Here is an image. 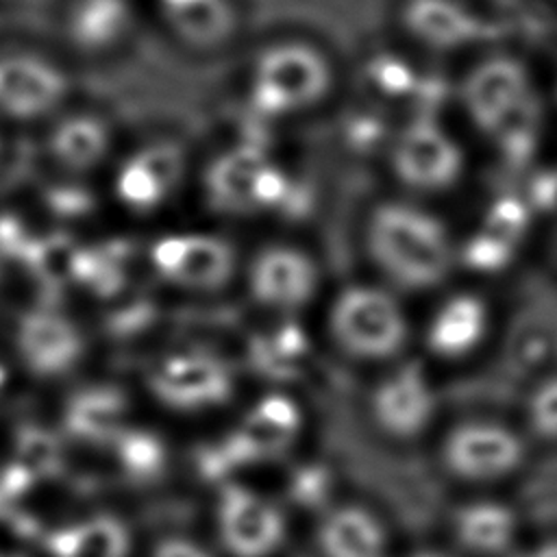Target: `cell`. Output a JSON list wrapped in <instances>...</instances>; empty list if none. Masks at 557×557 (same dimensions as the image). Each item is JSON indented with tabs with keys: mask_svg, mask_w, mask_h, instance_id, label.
I'll use <instances>...</instances> for the list:
<instances>
[{
	"mask_svg": "<svg viewBox=\"0 0 557 557\" xmlns=\"http://www.w3.org/2000/svg\"><path fill=\"white\" fill-rule=\"evenodd\" d=\"M344 85L346 70L320 35L278 28L246 48L235 89L250 122L274 128L322 113L339 98Z\"/></svg>",
	"mask_w": 557,
	"mask_h": 557,
	"instance_id": "1",
	"label": "cell"
},
{
	"mask_svg": "<svg viewBox=\"0 0 557 557\" xmlns=\"http://www.w3.org/2000/svg\"><path fill=\"white\" fill-rule=\"evenodd\" d=\"M361 244L394 292L431 289L459 265V239L448 222L429 202L392 189L366 207Z\"/></svg>",
	"mask_w": 557,
	"mask_h": 557,
	"instance_id": "2",
	"label": "cell"
},
{
	"mask_svg": "<svg viewBox=\"0 0 557 557\" xmlns=\"http://www.w3.org/2000/svg\"><path fill=\"white\" fill-rule=\"evenodd\" d=\"M194 187L218 215H285L298 211V176L272 148L252 137L231 139L218 152L198 159Z\"/></svg>",
	"mask_w": 557,
	"mask_h": 557,
	"instance_id": "3",
	"label": "cell"
},
{
	"mask_svg": "<svg viewBox=\"0 0 557 557\" xmlns=\"http://www.w3.org/2000/svg\"><path fill=\"white\" fill-rule=\"evenodd\" d=\"M379 159L392 191L424 202L453 194L470 174V148L442 111L400 120Z\"/></svg>",
	"mask_w": 557,
	"mask_h": 557,
	"instance_id": "4",
	"label": "cell"
},
{
	"mask_svg": "<svg viewBox=\"0 0 557 557\" xmlns=\"http://www.w3.org/2000/svg\"><path fill=\"white\" fill-rule=\"evenodd\" d=\"M198 159L181 133H150L122 148L111 163V196L131 215H159L194 185Z\"/></svg>",
	"mask_w": 557,
	"mask_h": 557,
	"instance_id": "5",
	"label": "cell"
},
{
	"mask_svg": "<svg viewBox=\"0 0 557 557\" xmlns=\"http://www.w3.org/2000/svg\"><path fill=\"white\" fill-rule=\"evenodd\" d=\"M392 30L422 59L466 61L496 46L494 22L472 0H392Z\"/></svg>",
	"mask_w": 557,
	"mask_h": 557,
	"instance_id": "6",
	"label": "cell"
},
{
	"mask_svg": "<svg viewBox=\"0 0 557 557\" xmlns=\"http://www.w3.org/2000/svg\"><path fill=\"white\" fill-rule=\"evenodd\" d=\"M326 329L335 346L359 361L394 359L407 337V313L387 285L350 283L342 287L326 311Z\"/></svg>",
	"mask_w": 557,
	"mask_h": 557,
	"instance_id": "7",
	"label": "cell"
},
{
	"mask_svg": "<svg viewBox=\"0 0 557 557\" xmlns=\"http://www.w3.org/2000/svg\"><path fill=\"white\" fill-rule=\"evenodd\" d=\"M74 76L63 59L30 46L0 48V124L46 126L72 107Z\"/></svg>",
	"mask_w": 557,
	"mask_h": 557,
	"instance_id": "8",
	"label": "cell"
},
{
	"mask_svg": "<svg viewBox=\"0 0 557 557\" xmlns=\"http://www.w3.org/2000/svg\"><path fill=\"white\" fill-rule=\"evenodd\" d=\"M450 100L483 144L503 148L520 102V70L496 46L485 48L463 63L450 85Z\"/></svg>",
	"mask_w": 557,
	"mask_h": 557,
	"instance_id": "9",
	"label": "cell"
},
{
	"mask_svg": "<svg viewBox=\"0 0 557 557\" xmlns=\"http://www.w3.org/2000/svg\"><path fill=\"white\" fill-rule=\"evenodd\" d=\"M146 259L165 283L185 292H218L242 268L237 246L213 228L185 226L157 235Z\"/></svg>",
	"mask_w": 557,
	"mask_h": 557,
	"instance_id": "10",
	"label": "cell"
},
{
	"mask_svg": "<svg viewBox=\"0 0 557 557\" xmlns=\"http://www.w3.org/2000/svg\"><path fill=\"white\" fill-rule=\"evenodd\" d=\"M144 9L163 39L194 59L228 54L248 30L244 0H144Z\"/></svg>",
	"mask_w": 557,
	"mask_h": 557,
	"instance_id": "11",
	"label": "cell"
},
{
	"mask_svg": "<svg viewBox=\"0 0 557 557\" xmlns=\"http://www.w3.org/2000/svg\"><path fill=\"white\" fill-rule=\"evenodd\" d=\"M150 394L178 413H207L235 394L231 361L202 346H185L161 355L148 370Z\"/></svg>",
	"mask_w": 557,
	"mask_h": 557,
	"instance_id": "12",
	"label": "cell"
},
{
	"mask_svg": "<svg viewBox=\"0 0 557 557\" xmlns=\"http://www.w3.org/2000/svg\"><path fill=\"white\" fill-rule=\"evenodd\" d=\"M144 22H148L144 0H63L57 33L70 57L107 63L135 46Z\"/></svg>",
	"mask_w": 557,
	"mask_h": 557,
	"instance_id": "13",
	"label": "cell"
},
{
	"mask_svg": "<svg viewBox=\"0 0 557 557\" xmlns=\"http://www.w3.org/2000/svg\"><path fill=\"white\" fill-rule=\"evenodd\" d=\"M242 268L250 298L283 315L305 309L322 281L318 259L305 246L285 239L261 244Z\"/></svg>",
	"mask_w": 557,
	"mask_h": 557,
	"instance_id": "14",
	"label": "cell"
},
{
	"mask_svg": "<svg viewBox=\"0 0 557 557\" xmlns=\"http://www.w3.org/2000/svg\"><path fill=\"white\" fill-rule=\"evenodd\" d=\"M44 133L46 159L67 178H89L109 172L122 150L113 120L91 107H67L44 126Z\"/></svg>",
	"mask_w": 557,
	"mask_h": 557,
	"instance_id": "15",
	"label": "cell"
},
{
	"mask_svg": "<svg viewBox=\"0 0 557 557\" xmlns=\"http://www.w3.org/2000/svg\"><path fill=\"white\" fill-rule=\"evenodd\" d=\"M442 463L466 483H492L513 474L527 457L524 440L496 420H466L442 440Z\"/></svg>",
	"mask_w": 557,
	"mask_h": 557,
	"instance_id": "16",
	"label": "cell"
},
{
	"mask_svg": "<svg viewBox=\"0 0 557 557\" xmlns=\"http://www.w3.org/2000/svg\"><path fill=\"white\" fill-rule=\"evenodd\" d=\"M213 522L218 542L231 557H270L287 533L283 509L237 481L218 490Z\"/></svg>",
	"mask_w": 557,
	"mask_h": 557,
	"instance_id": "17",
	"label": "cell"
},
{
	"mask_svg": "<svg viewBox=\"0 0 557 557\" xmlns=\"http://www.w3.org/2000/svg\"><path fill=\"white\" fill-rule=\"evenodd\" d=\"M437 409V394L426 370L416 361L392 366L372 387L370 416L392 440H413L424 433Z\"/></svg>",
	"mask_w": 557,
	"mask_h": 557,
	"instance_id": "18",
	"label": "cell"
},
{
	"mask_svg": "<svg viewBox=\"0 0 557 557\" xmlns=\"http://www.w3.org/2000/svg\"><path fill=\"white\" fill-rule=\"evenodd\" d=\"M490 326V305L474 292H455L431 311L424 326V344L433 357L459 361L481 348Z\"/></svg>",
	"mask_w": 557,
	"mask_h": 557,
	"instance_id": "19",
	"label": "cell"
},
{
	"mask_svg": "<svg viewBox=\"0 0 557 557\" xmlns=\"http://www.w3.org/2000/svg\"><path fill=\"white\" fill-rule=\"evenodd\" d=\"M302 431V409L285 394L270 392L255 400L231 431L248 463L281 457Z\"/></svg>",
	"mask_w": 557,
	"mask_h": 557,
	"instance_id": "20",
	"label": "cell"
},
{
	"mask_svg": "<svg viewBox=\"0 0 557 557\" xmlns=\"http://www.w3.org/2000/svg\"><path fill=\"white\" fill-rule=\"evenodd\" d=\"M455 542L474 557H509L516 550L518 516L494 498H474L453 513Z\"/></svg>",
	"mask_w": 557,
	"mask_h": 557,
	"instance_id": "21",
	"label": "cell"
},
{
	"mask_svg": "<svg viewBox=\"0 0 557 557\" xmlns=\"http://www.w3.org/2000/svg\"><path fill=\"white\" fill-rule=\"evenodd\" d=\"M322 557H387V531L366 507L337 505L322 513L315 531Z\"/></svg>",
	"mask_w": 557,
	"mask_h": 557,
	"instance_id": "22",
	"label": "cell"
},
{
	"mask_svg": "<svg viewBox=\"0 0 557 557\" xmlns=\"http://www.w3.org/2000/svg\"><path fill=\"white\" fill-rule=\"evenodd\" d=\"M17 344L26 363L46 374L67 370L83 350V342L74 324L50 309L22 315Z\"/></svg>",
	"mask_w": 557,
	"mask_h": 557,
	"instance_id": "23",
	"label": "cell"
},
{
	"mask_svg": "<svg viewBox=\"0 0 557 557\" xmlns=\"http://www.w3.org/2000/svg\"><path fill=\"white\" fill-rule=\"evenodd\" d=\"M246 352L257 374L270 381H289L302 370L311 352V342L296 322L285 320L272 329L255 333Z\"/></svg>",
	"mask_w": 557,
	"mask_h": 557,
	"instance_id": "24",
	"label": "cell"
},
{
	"mask_svg": "<svg viewBox=\"0 0 557 557\" xmlns=\"http://www.w3.org/2000/svg\"><path fill=\"white\" fill-rule=\"evenodd\" d=\"M126 400L111 387L76 394L67 407V431L89 444H113L126 429Z\"/></svg>",
	"mask_w": 557,
	"mask_h": 557,
	"instance_id": "25",
	"label": "cell"
},
{
	"mask_svg": "<svg viewBox=\"0 0 557 557\" xmlns=\"http://www.w3.org/2000/svg\"><path fill=\"white\" fill-rule=\"evenodd\" d=\"M57 557H126L128 533L111 516H96L48 537Z\"/></svg>",
	"mask_w": 557,
	"mask_h": 557,
	"instance_id": "26",
	"label": "cell"
},
{
	"mask_svg": "<svg viewBox=\"0 0 557 557\" xmlns=\"http://www.w3.org/2000/svg\"><path fill=\"white\" fill-rule=\"evenodd\" d=\"M63 446L52 433L26 426L15 440L11 470L30 483L50 481L63 472Z\"/></svg>",
	"mask_w": 557,
	"mask_h": 557,
	"instance_id": "27",
	"label": "cell"
},
{
	"mask_svg": "<svg viewBox=\"0 0 557 557\" xmlns=\"http://www.w3.org/2000/svg\"><path fill=\"white\" fill-rule=\"evenodd\" d=\"M111 446L124 474L135 481H150L165 468V444L148 431L124 429Z\"/></svg>",
	"mask_w": 557,
	"mask_h": 557,
	"instance_id": "28",
	"label": "cell"
},
{
	"mask_svg": "<svg viewBox=\"0 0 557 557\" xmlns=\"http://www.w3.org/2000/svg\"><path fill=\"white\" fill-rule=\"evenodd\" d=\"M524 422L535 437L557 444V374L531 387L524 403Z\"/></svg>",
	"mask_w": 557,
	"mask_h": 557,
	"instance_id": "29",
	"label": "cell"
},
{
	"mask_svg": "<svg viewBox=\"0 0 557 557\" xmlns=\"http://www.w3.org/2000/svg\"><path fill=\"white\" fill-rule=\"evenodd\" d=\"M154 557H211L200 544L191 540H165L157 546Z\"/></svg>",
	"mask_w": 557,
	"mask_h": 557,
	"instance_id": "30",
	"label": "cell"
},
{
	"mask_svg": "<svg viewBox=\"0 0 557 557\" xmlns=\"http://www.w3.org/2000/svg\"><path fill=\"white\" fill-rule=\"evenodd\" d=\"M509 557H557V537L535 542L527 548H516Z\"/></svg>",
	"mask_w": 557,
	"mask_h": 557,
	"instance_id": "31",
	"label": "cell"
},
{
	"mask_svg": "<svg viewBox=\"0 0 557 557\" xmlns=\"http://www.w3.org/2000/svg\"><path fill=\"white\" fill-rule=\"evenodd\" d=\"M405 557H446V555H442V553H437V550H416V553H409V555H405Z\"/></svg>",
	"mask_w": 557,
	"mask_h": 557,
	"instance_id": "32",
	"label": "cell"
},
{
	"mask_svg": "<svg viewBox=\"0 0 557 557\" xmlns=\"http://www.w3.org/2000/svg\"><path fill=\"white\" fill-rule=\"evenodd\" d=\"M4 141H7V139H4V126L0 124V161L4 159V146H7Z\"/></svg>",
	"mask_w": 557,
	"mask_h": 557,
	"instance_id": "33",
	"label": "cell"
},
{
	"mask_svg": "<svg viewBox=\"0 0 557 557\" xmlns=\"http://www.w3.org/2000/svg\"><path fill=\"white\" fill-rule=\"evenodd\" d=\"M2 383H4V368L0 366V385H2Z\"/></svg>",
	"mask_w": 557,
	"mask_h": 557,
	"instance_id": "34",
	"label": "cell"
},
{
	"mask_svg": "<svg viewBox=\"0 0 557 557\" xmlns=\"http://www.w3.org/2000/svg\"><path fill=\"white\" fill-rule=\"evenodd\" d=\"M0 557H20V555H11V553H0Z\"/></svg>",
	"mask_w": 557,
	"mask_h": 557,
	"instance_id": "35",
	"label": "cell"
}]
</instances>
